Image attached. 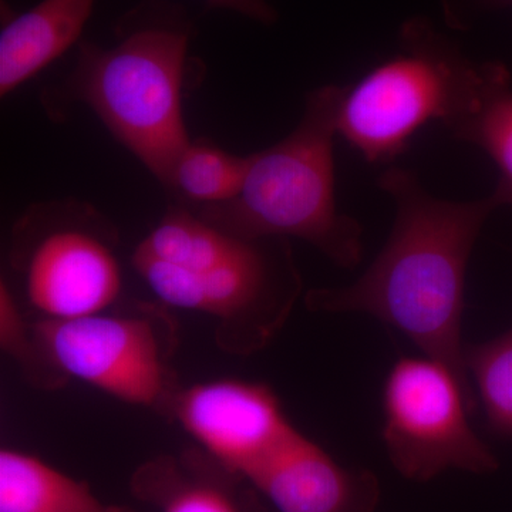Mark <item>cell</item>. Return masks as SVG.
Listing matches in <instances>:
<instances>
[{"label":"cell","instance_id":"4","mask_svg":"<svg viewBox=\"0 0 512 512\" xmlns=\"http://www.w3.org/2000/svg\"><path fill=\"white\" fill-rule=\"evenodd\" d=\"M399 42L396 55L343 87L338 136L367 163L396 160L427 124L453 130L476 106L483 86L487 63L464 56L430 20H407Z\"/></svg>","mask_w":512,"mask_h":512},{"label":"cell","instance_id":"10","mask_svg":"<svg viewBox=\"0 0 512 512\" xmlns=\"http://www.w3.org/2000/svg\"><path fill=\"white\" fill-rule=\"evenodd\" d=\"M249 483L276 512H375V474L342 466L301 431L258 468Z\"/></svg>","mask_w":512,"mask_h":512},{"label":"cell","instance_id":"11","mask_svg":"<svg viewBox=\"0 0 512 512\" xmlns=\"http://www.w3.org/2000/svg\"><path fill=\"white\" fill-rule=\"evenodd\" d=\"M97 0H40L8 20L0 32V96L22 84L79 43Z\"/></svg>","mask_w":512,"mask_h":512},{"label":"cell","instance_id":"9","mask_svg":"<svg viewBox=\"0 0 512 512\" xmlns=\"http://www.w3.org/2000/svg\"><path fill=\"white\" fill-rule=\"evenodd\" d=\"M121 288L123 274L113 248L79 225L43 232L26 258V296L49 320L106 312Z\"/></svg>","mask_w":512,"mask_h":512},{"label":"cell","instance_id":"18","mask_svg":"<svg viewBox=\"0 0 512 512\" xmlns=\"http://www.w3.org/2000/svg\"><path fill=\"white\" fill-rule=\"evenodd\" d=\"M480 8H504V6H511L512 0H474Z\"/></svg>","mask_w":512,"mask_h":512},{"label":"cell","instance_id":"16","mask_svg":"<svg viewBox=\"0 0 512 512\" xmlns=\"http://www.w3.org/2000/svg\"><path fill=\"white\" fill-rule=\"evenodd\" d=\"M158 491L161 512H241L225 491L212 484L180 481Z\"/></svg>","mask_w":512,"mask_h":512},{"label":"cell","instance_id":"17","mask_svg":"<svg viewBox=\"0 0 512 512\" xmlns=\"http://www.w3.org/2000/svg\"><path fill=\"white\" fill-rule=\"evenodd\" d=\"M210 8L229 10L245 18L264 25H272L278 20V13L268 0H205Z\"/></svg>","mask_w":512,"mask_h":512},{"label":"cell","instance_id":"8","mask_svg":"<svg viewBox=\"0 0 512 512\" xmlns=\"http://www.w3.org/2000/svg\"><path fill=\"white\" fill-rule=\"evenodd\" d=\"M175 412L192 439L245 480L298 431L271 387L244 380L195 384Z\"/></svg>","mask_w":512,"mask_h":512},{"label":"cell","instance_id":"15","mask_svg":"<svg viewBox=\"0 0 512 512\" xmlns=\"http://www.w3.org/2000/svg\"><path fill=\"white\" fill-rule=\"evenodd\" d=\"M464 363L488 426L512 436V329L488 342L466 345Z\"/></svg>","mask_w":512,"mask_h":512},{"label":"cell","instance_id":"14","mask_svg":"<svg viewBox=\"0 0 512 512\" xmlns=\"http://www.w3.org/2000/svg\"><path fill=\"white\" fill-rule=\"evenodd\" d=\"M249 156L228 153L208 141H190L175 161L167 190L201 207L234 200L247 177Z\"/></svg>","mask_w":512,"mask_h":512},{"label":"cell","instance_id":"5","mask_svg":"<svg viewBox=\"0 0 512 512\" xmlns=\"http://www.w3.org/2000/svg\"><path fill=\"white\" fill-rule=\"evenodd\" d=\"M382 399L384 447L407 480L497 470L493 451L471 427L476 392L440 360L400 357L387 373Z\"/></svg>","mask_w":512,"mask_h":512},{"label":"cell","instance_id":"3","mask_svg":"<svg viewBox=\"0 0 512 512\" xmlns=\"http://www.w3.org/2000/svg\"><path fill=\"white\" fill-rule=\"evenodd\" d=\"M342 86L308 94L302 119L274 146L249 156L247 177L234 200L202 207L204 220L245 238L308 241L342 268L363 258V228L339 210L333 143Z\"/></svg>","mask_w":512,"mask_h":512},{"label":"cell","instance_id":"6","mask_svg":"<svg viewBox=\"0 0 512 512\" xmlns=\"http://www.w3.org/2000/svg\"><path fill=\"white\" fill-rule=\"evenodd\" d=\"M269 238H255L244 254L202 271L138 254L133 264L167 305L224 318H256L271 329L295 298L299 278L288 249L266 248Z\"/></svg>","mask_w":512,"mask_h":512},{"label":"cell","instance_id":"12","mask_svg":"<svg viewBox=\"0 0 512 512\" xmlns=\"http://www.w3.org/2000/svg\"><path fill=\"white\" fill-rule=\"evenodd\" d=\"M0 512H134L25 451H0Z\"/></svg>","mask_w":512,"mask_h":512},{"label":"cell","instance_id":"1","mask_svg":"<svg viewBox=\"0 0 512 512\" xmlns=\"http://www.w3.org/2000/svg\"><path fill=\"white\" fill-rule=\"evenodd\" d=\"M379 187L396 205L382 251L352 285L309 293V306L375 316L473 389L461 338L467 266L485 222L507 200L497 188L481 200H441L399 167L384 171Z\"/></svg>","mask_w":512,"mask_h":512},{"label":"cell","instance_id":"7","mask_svg":"<svg viewBox=\"0 0 512 512\" xmlns=\"http://www.w3.org/2000/svg\"><path fill=\"white\" fill-rule=\"evenodd\" d=\"M39 338L57 369L114 399L150 406L163 392L160 346L146 320L104 312L46 319Z\"/></svg>","mask_w":512,"mask_h":512},{"label":"cell","instance_id":"13","mask_svg":"<svg viewBox=\"0 0 512 512\" xmlns=\"http://www.w3.org/2000/svg\"><path fill=\"white\" fill-rule=\"evenodd\" d=\"M450 133L480 148L494 161L500 171L495 188L512 207V83L504 64L487 62L476 106Z\"/></svg>","mask_w":512,"mask_h":512},{"label":"cell","instance_id":"2","mask_svg":"<svg viewBox=\"0 0 512 512\" xmlns=\"http://www.w3.org/2000/svg\"><path fill=\"white\" fill-rule=\"evenodd\" d=\"M192 28L164 0H147L120 20L116 43H80L72 73L45 101L89 107L111 136L167 188L178 156L190 143L183 84Z\"/></svg>","mask_w":512,"mask_h":512}]
</instances>
